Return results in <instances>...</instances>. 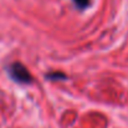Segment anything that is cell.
<instances>
[{"label":"cell","mask_w":128,"mask_h":128,"mask_svg":"<svg viewBox=\"0 0 128 128\" xmlns=\"http://www.w3.org/2000/svg\"><path fill=\"white\" fill-rule=\"evenodd\" d=\"M8 74L12 81L21 85H30L32 82V77L29 72V70L20 62H12L8 66Z\"/></svg>","instance_id":"obj_1"},{"label":"cell","mask_w":128,"mask_h":128,"mask_svg":"<svg viewBox=\"0 0 128 128\" xmlns=\"http://www.w3.org/2000/svg\"><path fill=\"white\" fill-rule=\"evenodd\" d=\"M72 1H74L75 5H76L78 9H81V10L86 9V8L90 5V0H72Z\"/></svg>","instance_id":"obj_2"},{"label":"cell","mask_w":128,"mask_h":128,"mask_svg":"<svg viewBox=\"0 0 128 128\" xmlns=\"http://www.w3.org/2000/svg\"><path fill=\"white\" fill-rule=\"evenodd\" d=\"M66 76L65 75H62V74H50V75H47V78H50V80H57V78H65Z\"/></svg>","instance_id":"obj_3"}]
</instances>
